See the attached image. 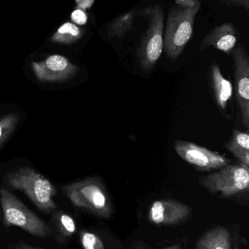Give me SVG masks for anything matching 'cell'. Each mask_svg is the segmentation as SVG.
I'll use <instances>...</instances> for the list:
<instances>
[{
	"instance_id": "7a4b0ae2",
	"label": "cell",
	"mask_w": 249,
	"mask_h": 249,
	"mask_svg": "<svg viewBox=\"0 0 249 249\" xmlns=\"http://www.w3.org/2000/svg\"><path fill=\"white\" fill-rule=\"evenodd\" d=\"M62 191L78 209L102 218H109L112 213L109 195L99 178H87L64 186Z\"/></svg>"
},
{
	"instance_id": "8fae6325",
	"label": "cell",
	"mask_w": 249,
	"mask_h": 249,
	"mask_svg": "<svg viewBox=\"0 0 249 249\" xmlns=\"http://www.w3.org/2000/svg\"><path fill=\"white\" fill-rule=\"evenodd\" d=\"M238 41V35L233 25L225 23L211 31L200 45V51L213 47L222 52L230 53Z\"/></svg>"
},
{
	"instance_id": "603a6c76",
	"label": "cell",
	"mask_w": 249,
	"mask_h": 249,
	"mask_svg": "<svg viewBox=\"0 0 249 249\" xmlns=\"http://www.w3.org/2000/svg\"><path fill=\"white\" fill-rule=\"evenodd\" d=\"M76 2L77 4V8L85 11L92 7L95 0H76Z\"/></svg>"
},
{
	"instance_id": "3957f363",
	"label": "cell",
	"mask_w": 249,
	"mask_h": 249,
	"mask_svg": "<svg viewBox=\"0 0 249 249\" xmlns=\"http://www.w3.org/2000/svg\"><path fill=\"white\" fill-rule=\"evenodd\" d=\"M200 9L171 7L163 38V48L171 59H176L181 55L192 36L194 20Z\"/></svg>"
},
{
	"instance_id": "ffe728a7",
	"label": "cell",
	"mask_w": 249,
	"mask_h": 249,
	"mask_svg": "<svg viewBox=\"0 0 249 249\" xmlns=\"http://www.w3.org/2000/svg\"><path fill=\"white\" fill-rule=\"evenodd\" d=\"M71 18L77 25H85L87 22L88 16L84 10L76 9L72 13Z\"/></svg>"
},
{
	"instance_id": "9c48e42d",
	"label": "cell",
	"mask_w": 249,
	"mask_h": 249,
	"mask_svg": "<svg viewBox=\"0 0 249 249\" xmlns=\"http://www.w3.org/2000/svg\"><path fill=\"white\" fill-rule=\"evenodd\" d=\"M32 67L37 78L44 83L70 80L78 70L77 66L60 55H50L44 61L32 62Z\"/></svg>"
},
{
	"instance_id": "30bf717a",
	"label": "cell",
	"mask_w": 249,
	"mask_h": 249,
	"mask_svg": "<svg viewBox=\"0 0 249 249\" xmlns=\"http://www.w3.org/2000/svg\"><path fill=\"white\" fill-rule=\"evenodd\" d=\"M188 206L175 200L166 199L153 202L149 210L150 222L159 225H175L182 223L191 216Z\"/></svg>"
},
{
	"instance_id": "8992f818",
	"label": "cell",
	"mask_w": 249,
	"mask_h": 249,
	"mask_svg": "<svg viewBox=\"0 0 249 249\" xmlns=\"http://www.w3.org/2000/svg\"><path fill=\"white\" fill-rule=\"evenodd\" d=\"M0 195L6 225L19 227L35 236L46 238L51 235V229L46 223L31 212L14 195L5 189L0 190Z\"/></svg>"
},
{
	"instance_id": "7c38bea8",
	"label": "cell",
	"mask_w": 249,
	"mask_h": 249,
	"mask_svg": "<svg viewBox=\"0 0 249 249\" xmlns=\"http://www.w3.org/2000/svg\"><path fill=\"white\" fill-rule=\"evenodd\" d=\"M238 235L228 228L217 226L208 231L197 240L194 249H238Z\"/></svg>"
},
{
	"instance_id": "e0dca14e",
	"label": "cell",
	"mask_w": 249,
	"mask_h": 249,
	"mask_svg": "<svg viewBox=\"0 0 249 249\" xmlns=\"http://www.w3.org/2000/svg\"><path fill=\"white\" fill-rule=\"evenodd\" d=\"M19 122L17 114H9L0 118V146L14 132Z\"/></svg>"
},
{
	"instance_id": "ac0fdd59",
	"label": "cell",
	"mask_w": 249,
	"mask_h": 249,
	"mask_svg": "<svg viewBox=\"0 0 249 249\" xmlns=\"http://www.w3.org/2000/svg\"><path fill=\"white\" fill-rule=\"evenodd\" d=\"M80 239L83 249H105L102 239L93 232L82 231Z\"/></svg>"
},
{
	"instance_id": "9a60e30c",
	"label": "cell",
	"mask_w": 249,
	"mask_h": 249,
	"mask_svg": "<svg viewBox=\"0 0 249 249\" xmlns=\"http://www.w3.org/2000/svg\"><path fill=\"white\" fill-rule=\"evenodd\" d=\"M137 13V10H131L114 19L108 26V38L121 39L124 37L129 31L131 30Z\"/></svg>"
},
{
	"instance_id": "52a82bcc",
	"label": "cell",
	"mask_w": 249,
	"mask_h": 249,
	"mask_svg": "<svg viewBox=\"0 0 249 249\" xmlns=\"http://www.w3.org/2000/svg\"><path fill=\"white\" fill-rule=\"evenodd\" d=\"M174 148L183 160L198 171L219 170L230 164V160L223 155L192 142L178 140L174 143Z\"/></svg>"
},
{
	"instance_id": "4fadbf2b",
	"label": "cell",
	"mask_w": 249,
	"mask_h": 249,
	"mask_svg": "<svg viewBox=\"0 0 249 249\" xmlns=\"http://www.w3.org/2000/svg\"><path fill=\"white\" fill-rule=\"evenodd\" d=\"M211 74L216 103L221 109L225 110L232 96L233 88L232 83L224 77L220 68L216 63L212 64Z\"/></svg>"
},
{
	"instance_id": "7402d4cb",
	"label": "cell",
	"mask_w": 249,
	"mask_h": 249,
	"mask_svg": "<svg viewBox=\"0 0 249 249\" xmlns=\"http://www.w3.org/2000/svg\"><path fill=\"white\" fill-rule=\"evenodd\" d=\"M224 4L227 6H236L242 7L245 9L246 11L249 10V0H222Z\"/></svg>"
},
{
	"instance_id": "ba28073f",
	"label": "cell",
	"mask_w": 249,
	"mask_h": 249,
	"mask_svg": "<svg viewBox=\"0 0 249 249\" xmlns=\"http://www.w3.org/2000/svg\"><path fill=\"white\" fill-rule=\"evenodd\" d=\"M235 71V93L244 125L249 128V58L244 47L232 52Z\"/></svg>"
},
{
	"instance_id": "cb8c5ba5",
	"label": "cell",
	"mask_w": 249,
	"mask_h": 249,
	"mask_svg": "<svg viewBox=\"0 0 249 249\" xmlns=\"http://www.w3.org/2000/svg\"><path fill=\"white\" fill-rule=\"evenodd\" d=\"M10 249H44L42 248H36V247L29 246V244H25V243H19L16 245L10 246Z\"/></svg>"
},
{
	"instance_id": "6da1fadb",
	"label": "cell",
	"mask_w": 249,
	"mask_h": 249,
	"mask_svg": "<svg viewBox=\"0 0 249 249\" xmlns=\"http://www.w3.org/2000/svg\"><path fill=\"white\" fill-rule=\"evenodd\" d=\"M4 183L7 187L20 190L42 212L51 213L57 209L54 197L57 195L49 180L30 168H18L6 174Z\"/></svg>"
},
{
	"instance_id": "277c9868",
	"label": "cell",
	"mask_w": 249,
	"mask_h": 249,
	"mask_svg": "<svg viewBox=\"0 0 249 249\" xmlns=\"http://www.w3.org/2000/svg\"><path fill=\"white\" fill-rule=\"evenodd\" d=\"M149 20V26L137 51L140 66L145 71L152 70L163 50L164 11L159 5L149 6L138 12Z\"/></svg>"
},
{
	"instance_id": "2e32d148",
	"label": "cell",
	"mask_w": 249,
	"mask_h": 249,
	"mask_svg": "<svg viewBox=\"0 0 249 249\" xmlns=\"http://www.w3.org/2000/svg\"><path fill=\"white\" fill-rule=\"evenodd\" d=\"M83 32L74 23H64L52 36V41L58 43L71 44L81 38Z\"/></svg>"
},
{
	"instance_id": "d6986e66",
	"label": "cell",
	"mask_w": 249,
	"mask_h": 249,
	"mask_svg": "<svg viewBox=\"0 0 249 249\" xmlns=\"http://www.w3.org/2000/svg\"><path fill=\"white\" fill-rule=\"evenodd\" d=\"M58 218H59L58 221H59L60 225L64 234L68 236L73 235L76 231V225L73 218L66 213H62Z\"/></svg>"
},
{
	"instance_id": "5b68a950",
	"label": "cell",
	"mask_w": 249,
	"mask_h": 249,
	"mask_svg": "<svg viewBox=\"0 0 249 249\" xmlns=\"http://www.w3.org/2000/svg\"><path fill=\"white\" fill-rule=\"evenodd\" d=\"M199 184L209 193L224 197L248 193L249 166L240 162L229 164L216 172L200 177Z\"/></svg>"
},
{
	"instance_id": "44dd1931",
	"label": "cell",
	"mask_w": 249,
	"mask_h": 249,
	"mask_svg": "<svg viewBox=\"0 0 249 249\" xmlns=\"http://www.w3.org/2000/svg\"><path fill=\"white\" fill-rule=\"evenodd\" d=\"M177 6L182 8H194L201 7V4L199 0H175Z\"/></svg>"
},
{
	"instance_id": "d4e9b609",
	"label": "cell",
	"mask_w": 249,
	"mask_h": 249,
	"mask_svg": "<svg viewBox=\"0 0 249 249\" xmlns=\"http://www.w3.org/2000/svg\"><path fill=\"white\" fill-rule=\"evenodd\" d=\"M134 249H153L149 248V247H146L145 245H143V244H140V245H137V247H135ZM162 249H182V245L179 243L178 244H174V245L170 246V247H165V248Z\"/></svg>"
},
{
	"instance_id": "5bb4252c",
	"label": "cell",
	"mask_w": 249,
	"mask_h": 249,
	"mask_svg": "<svg viewBox=\"0 0 249 249\" xmlns=\"http://www.w3.org/2000/svg\"><path fill=\"white\" fill-rule=\"evenodd\" d=\"M226 148L239 160L249 166V134L248 131L234 130Z\"/></svg>"
}]
</instances>
